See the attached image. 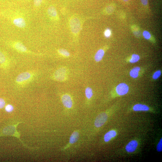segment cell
Listing matches in <instances>:
<instances>
[{"instance_id": "6da1fadb", "label": "cell", "mask_w": 162, "mask_h": 162, "mask_svg": "<svg viewBox=\"0 0 162 162\" xmlns=\"http://www.w3.org/2000/svg\"><path fill=\"white\" fill-rule=\"evenodd\" d=\"M26 13L23 9L19 8L0 10V15L7 19L15 27L21 29L26 28L28 24Z\"/></svg>"}, {"instance_id": "7a4b0ae2", "label": "cell", "mask_w": 162, "mask_h": 162, "mask_svg": "<svg viewBox=\"0 0 162 162\" xmlns=\"http://www.w3.org/2000/svg\"><path fill=\"white\" fill-rule=\"evenodd\" d=\"M36 75V73L34 71L28 70L23 72L16 76L15 83L18 87H23L33 81Z\"/></svg>"}, {"instance_id": "3957f363", "label": "cell", "mask_w": 162, "mask_h": 162, "mask_svg": "<svg viewBox=\"0 0 162 162\" xmlns=\"http://www.w3.org/2000/svg\"><path fill=\"white\" fill-rule=\"evenodd\" d=\"M6 44L11 49L19 53L35 56L40 55L39 53L29 50L20 40H9L6 42Z\"/></svg>"}, {"instance_id": "277c9868", "label": "cell", "mask_w": 162, "mask_h": 162, "mask_svg": "<svg viewBox=\"0 0 162 162\" xmlns=\"http://www.w3.org/2000/svg\"><path fill=\"white\" fill-rule=\"evenodd\" d=\"M11 60L7 53L0 48V68L4 70L10 67Z\"/></svg>"}, {"instance_id": "5b68a950", "label": "cell", "mask_w": 162, "mask_h": 162, "mask_svg": "<svg viewBox=\"0 0 162 162\" xmlns=\"http://www.w3.org/2000/svg\"><path fill=\"white\" fill-rule=\"evenodd\" d=\"M69 22L72 33L75 34H78L81 28V23L79 18L76 16L72 17L70 19Z\"/></svg>"}, {"instance_id": "8992f818", "label": "cell", "mask_w": 162, "mask_h": 162, "mask_svg": "<svg viewBox=\"0 0 162 162\" xmlns=\"http://www.w3.org/2000/svg\"><path fill=\"white\" fill-rule=\"evenodd\" d=\"M108 115L105 112L98 115L96 117L94 122L95 127L99 128L102 126L106 122L108 119Z\"/></svg>"}, {"instance_id": "52a82bcc", "label": "cell", "mask_w": 162, "mask_h": 162, "mask_svg": "<svg viewBox=\"0 0 162 162\" xmlns=\"http://www.w3.org/2000/svg\"><path fill=\"white\" fill-rule=\"evenodd\" d=\"M47 12L49 17L51 20L57 21L58 20L57 11L54 5H50L47 8Z\"/></svg>"}, {"instance_id": "ba28073f", "label": "cell", "mask_w": 162, "mask_h": 162, "mask_svg": "<svg viewBox=\"0 0 162 162\" xmlns=\"http://www.w3.org/2000/svg\"><path fill=\"white\" fill-rule=\"evenodd\" d=\"M117 94L120 96H122L126 94L129 90L128 85L124 83H121L117 85L116 88Z\"/></svg>"}, {"instance_id": "9c48e42d", "label": "cell", "mask_w": 162, "mask_h": 162, "mask_svg": "<svg viewBox=\"0 0 162 162\" xmlns=\"http://www.w3.org/2000/svg\"><path fill=\"white\" fill-rule=\"evenodd\" d=\"M66 70L64 68H61L57 70L54 73L53 77V79L57 81H62L65 78Z\"/></svg>"}, {"instance_id": "30bf717a", "label": "cell", "mask_w": 162, "mask_h": 162, "mask_svg": "<svg viewBox=\"0 0 162 162\" xmlns=\"http://www.w3.org/2000/svg\"><path fill=\"white\" fill-rule=\"evenodd\" d=\"M62 100L64 106L68 108H70L73 106V102L70 96L68 94L63 95L62 97Z\"/></svg>"}, {"instance_id": "8fae6325", "label": "cell", "mask_w": 162, "mask_h": 162, "mask_svg": "<svg viewBox=\"0 0 162 162\" xmlns=\"http://www.w3.org/2000/svg\"><path fill=\"white\" fill-rule=\"evenodd\" d=\"M138 146V142L136 140H132L129 142L126 145L125 150L128 152H132L136 149Z\"/></svg>"}, {"instance_id": "7c38bea8", "label": "cell", "mask_w": 162, "mask_h": 162, "mask_svg": "<svg viewBox=\"0 0 162 162\" xmlns=\"http://www.w3.org/2000/svg\"><path fill=\"white\" fill-rule=\"evenodd\" d=\"M116 135L117 132L115 130H111L106 132L104 135V140L106 142H108L115 137Z\"/></svg>"}, {"instance_id": "4fadbf2b", "label": "cell", "mask_w": 162, "mask_h": 162, "mask_svg": "<svg viewBox=\"0 0 162 162\" xmlns=\"http://www.w3.org/2000/svg\"><path fill=\"white\" fill-rule=\"evenodd\" d=\"M133 109L135 111H146L149 110V108L146 105L138 104L134 105Z\"/></svg>"}, {"instance_id": "5bb4252c", "label": "cell", "mask_w": 162, "mask_h": 162, "mask_svg": "<svg viewBox=\"0 0 162 162\" xmlns=\"http://www.w3.org/2000/svg\"><path fill=\"white\" fill-rule=\"evenodd\" d=\"M140 68L139 67H136L132 68L130 71V76L133 78H137L139 74Z\"/></svg>"}, {"instance_id": "9a60e30c", "label": "cell", "mask_w": 162, "mask_h": 162, "mask_svg": "<svg viewBox=\"0 0 162 162\" xmlns=\"http://www.w3.org/2000/svg\"><path fill=\"white\" fill-rule=\"evenodd\" d=\"M104 54V50L102 49H99L97 51L94 56L95 60L97 62L100 61L102 59Z\"/></svg>"}, {"instance_id": "2e32d148", "label": "cell", "mask_w": 162, "mask_h": 162, "mask_svg": "<svg viewBox=\"0 0 162 162\" xmlns=\"http://www.w3.org/2000/svg\"><path fill=\"white\" fill-rule=\"evenodd\" d=\"M79 133L78 131H75L73 132L69 138L70 144H73L75 143L79 139Z\"/></svg>"}, {"instance_id": "e0dca14e", "label": "cell", "mask_w": 162, "mask_h": 162, "mask_svg": "<svg viewBox=\"0 0 162 162\" xmlns=\"http://www.w3.org/2000/svg\"><path fill=\"white\" fill-rule=\"evenodd\" d=\"M47 0H33V6L34 8H40Z\"/></svg>"}, {"instance_id": "ac0fdd59", "label": "cell", "mask_w": 162, "mask_h": 162, "mask_svg": "<svg viewBox=\"0 0 162 162\" xmlns=\"http://www.w3.org/2000/svg\"><path fill=\"white\" fill-rule=\"evenodd\" d=\"M85 94L86 98L88 99H90L92 97L93 95L92 89L89 87L86 88L85 89Z\"/></svg>"}, {"instance_id": "d6986e66", "label": "cell", "mask_w": 162, "mask_h": 162, "mask_svg": "<svg viewBox=\"0 0 162 162\" xmlns=\"http://www.w3.org/2000/svg\"><path fill=\"white\" fill-rule=\"evenodd\" d=\"M140 59V56L136 54H133L129 60L130 63H134L137 62Z\"/></svg>"}, {"instance_id": "ffe728a7", "label": "cell", "mask_w": 162, "mask_h": 162, "mask_svg": "<svg viewBox=\"0 0 162 162\" xmlns=\"http://www.w3.org/2000/svg\"><path fill=\"white\" fill-rule=\"evenodd\" d=\"M58 52L60 55L65 57H68L70 55L69 52L67 50L63 49H59Z\"/></svg>"}, {"instance_id": "44dd1931", "label": "cell", "mask_w": 162, "mask_h": 162, "mask_svg": "<svg viewBox=\"0 0 162 162\" xmlns=\"http://www.w3.org/2000/svg\"><path fill=\"white\" fill-rule=\"evenodd\" d=\"M115 8V5L113 4H111L106 6L105 10L107 13H111L114 10Z\"/></svg>"}, {"instance_id": "7402d4cb", "label": "cell", "mask_w": 162, "mask_h": 162, "mask_svg": "<svg viewBox=\"0 0 162 162\" xmlns=\"http://www.w3.org/2000/svg\"><path fill=\"white\" fill-rule=\"evenodd\" d=\"M161 75V71L158 70L155 72L152 75V78L154 80H156Z\"/></svg>"}, {"instance_id": "603a6c76", "label": "cell", "mask_w": 162, "mask_h": 162, "mask_svg": "<svg viewBox=\"0 0 162 162\" xmlns=\"http://www.w3.org/2000/svg\"><path fill=\"white\" fill-rule=\"evenodd\" d=\"M156 149L158 152L162 151V139L161 138L157 144Z\"/></svg>"}, {"instance_id": "cb8c5ba5", "label": "cell", "mask_w": 162, "mask_h": 162, "mask_svg": "<svg viewBox=\"0 0 162 162\" xmlns=\"http://www.w3.org/2000/svg\"><path fill=\"white\" fill-rule=\"evenodd\" d=\"M142 35L146 39H149L151 37L150 33L147 31H144L143 32Z\"/></svg>"}, {"instance_id": "d4e9b609", "label": "cell", "mask_w": 162, "mask_h": 162, "mask_svg": "<svg viewBox=\"0 0 162 162\" xmlns=\"http://www.w3.org/2000/svg\"><path fill=\"white\" fill-rule=\"evenodd\" d=\"M5 110L8 112L12 111L14 110L13 106L11 104H8L5 107Z\"/></svg>"}, {"instance_id": "484cf974", "label": "cell", "mask_w": 162, "mask_h": 162, "mask_svg": "<svg viewBox=\"0 0 162 162\" xmlns=\"http://www.w3.org/2000/svg\"><path fill=\"white\" fill-rule=\"evenodd\" d=\"M111 35V31L109 28L106 29L104 32V35L105 37H109Z\"/></svg>"}, {"instance_id": "4316f807", "label": "cell", "mask_w": 162, "mask_h": 162, "mask_svg": "<svg viewBox=\"0 0 162 162\" xmlns=\"http://www.w3.org/2000/svg\"><path fill=\"white\" fill-rule=\"evenodd\" d=\"M5 105V102L4 100L0 98V109H2L4 107Z\"/></svg>"}, {"instance_id": "83f0119b", "label": "cell", "mask_w": 162, "mask_h": 162, "mask_svg": "<svg viewBox=\"0 0 162 162\" xmlns=\"http://www.w3.org/2000/svg\"><path fill=\"white\" fill-rule=\"evenodd\" d=\"M134 33L136 36L139 37L141 35L140 32L139 31H136L134 32Z\"/></svg>"}, {"instance_id": "f1b7e54d", "label": "cell", "mask_w": 162, "mask_h": 162, "mask_svg": "<svg viewBox=\"0 0 162 162\" xmlns=\"http://www.w3.org/2000/svg\"><path fill=\"white\" fill-rule=\"evenodd\" d=\"M14 0L17 1V2H25L26 1H28L29 0Z\"/></svg>"}, {"instance_id": "f546056e", "label": "cell", "mask_w": 162, "mask_h": 162, "mask_svg": "<svg viewBox=\"0 0 162 162\" xmlns=\"http://www.w3.org/2000/svg\"><path fill=\"white\" fill-rule=\"evenodd\" d=\"M121 0L124 2H128L130 0Z\"/></svg>"}, {"instance_id": "4dcf8cb0", "label": "cell", "mask_w": 162, "mask_h": 162, "mask_svg": "<svg viewBox=\"0 0 162 162\" xmlns=\"http://www.w3.org/2000/svg\"><path fill=\"white\" fill-rule=\"evenodd\" d=\"M1 0H0V1H1Z\"/></svg>"}]
</instances>
